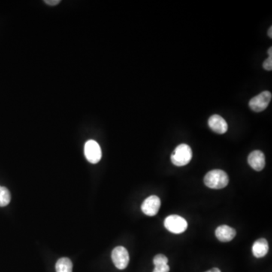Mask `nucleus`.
Here are the masks:
<instances>
[{"mask_svg": "<svg viewBox=\"0 0 272 272\" xmlns=\"http://www.w3.org/2000/svg\"><path fill=\"white\" fill-rule=\"evenodd\" d=\"M267 54H268L269 57L272 56V47L269 48L268 50H267Z\"/></svg>", "mask_w": 272, "mask_h": 272, "instance_id": "obj_20", "label": "nucleus"}, {"mask_svg": "<svg viewBox=\"0 0 272 272\" xmlns=\"http://www.w3.org/2000/svg\"><path fill=\"white\" fill-rule=\"evenodd\" d=\"M85 156L91 164H97L101 158V147L98 143L94 140H89L85 144Z\"/></svg>", "mask_w": 272, "mask_h": 272, "instance_id": "obj_6", "label": "nucleus"}, {"mask_svg": "<svg viewBox=\"0 0 272 272\" xmlns=\"http://www.w3.org/2000/svg\"><path fill=\"white\" fill-rule=\"evenodd\" d=\"M206 186L212 189H222L228 185V175L223 170H214L207 173L204 177Z\"/></svg>", "mask_w": 272, "mask_h": 272, "instance_id": "obj_1", "label": "nucleus"}, {"mask_svg": "<svg viewBox=\"0 0 272 272\" xmlns=\"http://www.w3.org/2000/svg\"><path fill=\"white\" fill-rule=\"evenodd\" d=\"M216 236L219 241L229 242L236 236V231L228 225H221L216 230Z\"/></svg>", "mask_w": 272, "mask_h": 272, "instance_id": "obj_10", "label": "nucleus"}, {"mask_svg": "<svg viewBox=\"0 0 272 272\" xmlns=\"http://www.w3.org/2000/svg\"><path fill=\"white\" fill-rule=\"evenodd\" d=\"M161 202L158 196L152 195L146 198L142 204V210L149 216H155L158 214L161 208Z\"/></svg>", "mask_w": 272, "mask_h": 272, "instance_id": "obj_7", "label": "nucleus"}, {"mask_svg": "<svg viewBox=\"0 0 272 272\" xmlns=\"http://www.w3.org/2000/svg\"><path fill=\"white\" fill-rule=\"evenodd\" d=\"M249 165L255 171H261L265 165V158L261 151H253L248 157Z\"/></svg>", "mask_w": 272, "mask_h": 272, "instance_id": "obj_8", "label": "nucleus"}, {"mask_svg": "<svg viewBox=\"0 0 272 272\" xmlns=\"http://www.w3.org/2000/svg\"><path fill=\"white\" fill-rule=\"evenodd\" d=\"M165 228L173 234H182L186 231L188 222L182 216L171 215L166 218L164 221Z\"/></svg>", "mask_w": 272, "mask_h": 272, "instance_id": "obj_3", "label": "nucleus"}, {"mask_svg": "<svg viewBox=\"0 0 272 272\" xmlns=\"http://www.w3.org/2000/svg\"><path fill=\"white\" fill-rule=\"evenodd\" d=\"M170 270V267L168 264H158V265H155L153 272H169Z\"/></svg>", "mask_w": 272, "mask_h": 272, "instance_id": "obj_15", "label": "nucleus"}, {"mask_svg": "<svg viewBox=\"0 0 272 272\" xmlns=\"http://www.w3.org/2000/svg\"><path fill=\"white\" fill-rule=\"evenodd\" d=\"M208 125L210 128L218 134H224L228 131V124L226 121L219 115H213L209 119Z\"/></svg>", "mask_w": 272, "mask_h": 272, "instance_id": "obj_9", "label": "nucleus"}, {"mask_svg": "<svg viewBox=\"0 0 272 272\" xmlns=\"http://www.w3.org/2000/svg\"><path fill=\"white\" fill-rule=\"evenodd\" d=\"M153 262L155 265L167 264L168 263V258H167L166 255H163V254H158V255H157L154 258Z\"/></svg>", "mask_w": 272, "mask_h": 272, "instance_id": "obj_14", "label": "nucleus"}, {"mask_svg": "<svg viewBox=\"0 0 272 272\" xmlns=\"http://www.w3.org/2000/svg\"><path fill=\"white\" fill-rule=\"evenodd\" d=\"M271 93L268 91L261 92L259 95L252 98L249 101V106L251 110L255 112H261L265 110L271 100Z\"/></svg>", "mask_w": 272, "mask_h": 272, "instance_id": "obj_4", "label": "nucleus"}, {"mask_svg": "<svg viewBox=\"0 0 272 272\" xmlns=\"http://www.w3.org/2000/svg\"><path fill=\"white\" fill-rule=\"evenodd\" d=\"M192 158L191 147L186 144H181L176 147L171 155V161L176 167H184L189 164Z\"/></svg>", "mask_w": 272, "mask_h": 272, "instance_id": "obj_2", "label": "nucleus"}, {"mask_svg": "<svg viewBox=\"0 0 272 272\" xmlns=\"http://www.w3.org/2000/svg\"><path fill=\"white\" fill-rule=\"evenodd\" d=\"M267 35H268V37H270V38H271V37H272V27H270V28H269L268 31H267Z\"/></svg>", "mask_w": 272, "mask_h": 272, "instance_id": "obj_19", "label": "nucleus"}, {"mask_svg": "<svg viewBox=\"0 0 272 272\" xmlns=\"http://www.w3.org/2000/svg\"><path fill=\"white\" fill-rule=\"evenodd\" d=\"M60 0H45V4L49 6H56L60 4Z\"/></svg>", "mask_w": 272, "mask_h": 272, "instance_id": "obj_17", "label": "nucleus"}, {"mask_svg": "<svg viewBox=\"0 0 272 272\" xmlns=\"http://www.w3.org/2000/svg\"><path fill=\"white\" fill-rule=\"evenodd\" d=\"M112 261L114 265L119 270H123L129 262L128 251L123 246H116L112 251Z\"/></svg>", "mask_w": 272, "mask_h": 272, "instance_id": "obj_5", "label": "nucleus"}, {"mask_svg": "<svg viewBox=\"0 0 272 272\" xmlns=\"http://www.w3.org/2000/svg\"><path fill=\"white\" fill-rule=\"evenodd\" d=\"M268 243L264 238L258 239L252 245V254L255 258H262L268 252Z\"/></svg>", "mask_w": 272, "mask_h": 272, "instance_id": "obj_11", "label": "nucleus"}, {"mask_svg": "<svg viewBox=\"0 0 272 272\" xmlns=\"http://www.w3.org/2000/svg\"><path fill=\"white\" fill-rule=\"evenodd\" d=\"M11 201V194L5 187L0 186V207H6Z\"/></svg>", "mask_w": 272, "mask_h": 272, "instance_id": "obj_13", "label": "nucleus"}, {"mask_svg": "<svg viewBox=\"0 0 272 272\" xmlns=\"http://www.w3.org/2000/svg\"><path fill=\"white\" fill-rule=\"evenodd\" d=\"M206 272H221V270L219 268H217V267H213V268L210 269V270H207Z\"/></svg>", "mask_w": 272, "mask_h": 272, "instance_id": "obj_18", "label": "nucleus"}, {"mask_svg": "<svg viewBox=\"0 0 272 272\" xmlns=\"http://www.w3.org/2000/svg\"><path fill=\"white\" fill-rule=\"evenodd\" d=\"M56 272H72L73 264L68 258H61L55 264Z\"/></svg>", "mask_w": 272, "mask_h": 272, "instance_id": "obj_12", "label": "nucleus"}, {"mask_svg": "<svg viewBox=\"0 0 272 272\" xmlns=\"http://www.w3.org/2000/svg\"><path fill=\"white\" fill-rule=\"evenodd\" d=\"M263 67L264 69L267 71H270L272 70V58L268 57L263 63Z\"/></svg>", "mask_w": 272, "mask_h": 272, "instance_id": "obj_16", "label": "nucleus"}]
</instances>
